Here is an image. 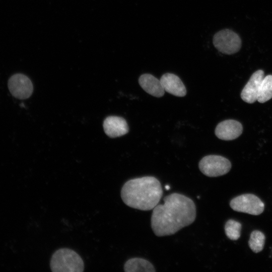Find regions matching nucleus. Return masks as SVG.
<instances>
[{
    "label": "nucleus",
    "instance_id": "obj_1",
    "mask_svg": "<svg viewBox=\"0 0 272 272\" xmlns=\"http://www.w3.org/2000/svg\"><path fill=\"white\" fill-rule=\"evenodd\" d=\"M164 203L153 210L151 225L158 237L173 235L195 220L194 201L184 195L173 193L164 197Z\"/></svg>",
    "mask_w": 272,
    "mask_h": 272
},
{
    "label": "nucleus",
    "instance_id": "obj_2",
    "mask_svg": "<svg viewBox=\"0 0 272 272\" xmlns=\"http://www.w3.org/2000/svg\"><path fill=\"white\" fill-rule=\"evenodd\" d=\"M163 195L160 181L153 176L130 179L123 185L121 197L127 206L142 211L153 209Z\"/></svg>",
    "mask_w": 272,
    "mask_h": 272
},
{
    "label": "nucleus",
    "instance_id": "obj_3",
    "mask_svg": "<svg viewBox=\"0 0 272 272\" xmlns=\"http://www.w3.org/2000/svg\"><path fill=\"white\" fill-rule=\"evenodd\" d=\"M50 266L53 272H82L84 264L81 257L69 248H60L52 255Z\"/></svg>",
    "mask_w": 272,
    "mask_h": 272
},
{
    "label": "nucleus",
    "instance_id": "obj_4",
    "mask_svg": "<svg viewBox=\"0 0 272 272\" xmlns=\"http://www.w3.org/2000/svg\"><path fill=\"white\" fill-rule=\"evenodd\" d=\"M198 167L206 176L215 177L228 173L231 168V163L223 156L211 155L202 158L199 162Z\"/></svg>",
    "mask_w": 272,
    "mask_h": 272
},
{
    "label": "nucleus",
    "instance_id": "obj_5",
    "mask_svg": "<svg viewBox=\"0 0 272 272\" xmlns=\"http://www.w3.org/2000/svg\"><path fill=\"white\" fill-rule=\"evenodd\" d=\"M213 43L217 50L226 54L237 52L241 46V40L239 35L228 29L217 32L213 37Z\"/></svg>",
    "mask_w": 272,
    "mask_h": 272
},
{
    "label": "nucleus",
    "instance_id": "obj_6",
    "mask_svg": "<svg viewBox=\"0 0 272 272\" xmlns=\"http://www.w3.org/2000/svg\"><path fill=\"white\" fill-rule=\"evenodd\" d=\"M231 208L234 211L258 215L264 209V204L257 196L253 194H244L233 198L230 202Z\"/></svg>",
    "mask_w": 272,
    "mask_h": 272
},
{
    "label": "nucleus",
    "instance_id": "obj_7",
    "mask_svg": "<svg viewBox=\"0 0 272 272\" xmlns=\"http://www.w3.org/2000/svg\"><path fill=\"white\" fill-rule=\"evenodd\" d=\"M8 85L11 93L18 99H27L33 92L31 81L26 76L22 74L13 75L9 79Z\"/></svg>",
    "mask_w": 272,
    "mask_h": 272
},
{
    "label": "nucleus",
    "instance_id": "obj_8",
    "mask_svg": "<svg viewBox=\"0 0 272 272\" xmlns=\"http://www.w3.org/2000/svg\"><path fill=\"white\" fill-rule=\"evenodd\" d=\"M242 131L243 126L240 122L233 119H228L218 123L215 132L219 139L231 141L238 138Z\"/></svg>",
    "mask_w": 272,
    "mask_h": 272
},
{
    "label": "nucleus",
    "instance_id": "obj_9",
    "mask_svg": "<svg viewBox=\"0 0 272 272\" xmlns=\"http://www.w3.org/2000/svg\"><path fill=\"white\" fill-rule=\"evenodd\" d=\"M264 74L263 71L261 70H257L252 74L241 93V98L244 101L251 104L257 100Z\"/></svg>",
    "mask_w": 272,
    "mask_h": 272
},
{
    "label": "nucleus",
    "instance_id": "obj_10",
    "mask_svg": "<svg viewBox=\"0 0 272 272\" xmlns=\"http://www.w3.org/2000/svg\"><path fill=\"white\" fill-rule=\"evenodd\" d=\"M103 128L105 133L110 138L121 137L128 131L126 120L118 116L107 117L104 121Z\"/></svg>",
    "mask_w": 272,
    "mask_h": 272
},
{
    "label": "nucleus",
    "instance_id": "obj_11",
    "mask_svg": "<svg viewBox=\"0 0 272 272\" xmlns=\"http://www.w3.org/2000/svg\"><path fill=\"white\" fill-rule=\"evenodd\" d=\"M160 80L165 91L177 97H183L186 94V88L177 76L166 73Z\"/></svg>",
    "mask_w": 272,
    "mask_h": 272
},
{
    "label": "nucleus",
    "instance_id": "obj_12",
    "mask_svg": "<svg viewBox=\"0 0 272 272\" xmlns=\"http://www.w3.org/2000/svg\"><path fill=\"white\" fill-rule=\"evenodd\" d=\"M139 83L144 91L154 97H161L164 94L165 91L160 80L151 74L142 75L139 79Z\"/></svg>",
    "mask_w": 272,
    "mask_h": 272
},
{
    "label": "nucleus",
    "instance_id": "obj_13",
    "mask_svg": "<svg viewBox=\"0 0 272 272\" xmlns=\"http://www.w3.org/2000/svg\"><path fill=\"white\" fill-rule=\"evenodd\" d=\"M126 272H155L153 265L148 260L142 258H132L126 261L124 265Z\"/></svg>",
    "mask_w": 272,
    "mask_h": 272
},
{
    "label": "nucleus",
    "instance_id": "obj_14",
    "mask_svg": "<svg viewBox=\"0 0 272 272\" xmlns=\"http://www.w3.org/2000/svg\"><path fill=\"white\" fill-rule=\"evenodd\" d=\"M272 98V75H269L263 79L259 89L257 100L264 103Z\"/></svg>",
    "mask_w": 272,
    "mask_h": 272
},
{
    "label": "nucleus",
    "instance_id": "obj_15",
    "mask_svg": "<svg viewBox=\"0 0 272 272\" xmlns=\"http://www.w3.org/2000/svg\"><path fill=\"white\" fill-rule=\"evenodd\" d=\"M265 237L260 231L254 230L250 235L248 245L250 249L255 253L260 252L263 248Z\"/></svg>",
    "mask_w": 272,
    "mask_h": 272
},
{
    "label": "nucleus",
    "instance_id": "obj_16",
    "mask_svg": "<svg viewBox=\"0 0 272 272\" xmlns=\"http://www.w3.org/2000/svg\"><path fill=\"white\" fill-rule=\"evenodd\" d=\"M241 228L240 223L230 219L226 223L224 229L228 238L232 240H236L240 237Z\"/></svg>",
    "mask_w": 272,
    "mask_h": 272
},
{
    "label": "nucleus",
    "instance_id": "obj_17",
    "mask_svg": "<svg viewBox=\"0 0 272 272\" xmlns=\"http://www.w3.org/2000/svg\"><path fill=\"white\" fill-rule=\"evenodd\" d=\"M165 188H166V189L168 190V189H169L170 187H169V185H166L165 186Z\"/></svg>",
    "mask_w": 272,
    "mask_h": 272
}]
</instances>
